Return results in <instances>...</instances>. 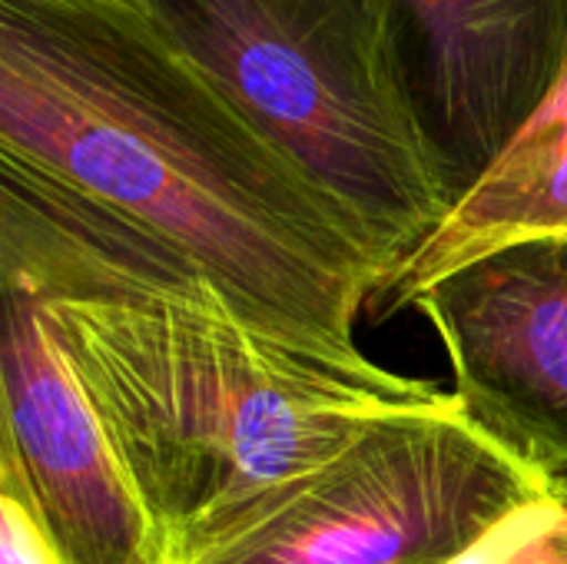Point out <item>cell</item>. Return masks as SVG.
<instances>
[{"label":"cell","mask_w":567,"mask_h":564,"mask_svg":"<svg viewBox=\"0 0 567 564\" xmlns=\"http://www.w3.org/2000/svg\"><path fill=\"white\" fill-rule=\"evenodd\" d=\"M0 266L23 273L166 564H193L372 425L455 392L252 326L179 253L0 156Z\"/></svg>","instance_id":"1"},{"label":"cell","mask_w":567,"mask_h":564,"mask_svg":"<svg viewBox=\"0 0 567 564\" xmlns=\"http://www.w3.org/2000/svg\"><path fill=\"white\" fill-rule=\"evenodd\" d=\"M0 156L179 253L252 326L362 356L389 259L136 0H0Z\"/></svg>","instance_id":"2"},{"label":"cell","mask_w":567,"mask_h":564,"mask_svg":"<svg viewBox=\"0 0 567 564\" xmlns=\"http://www.w3.org/2000/svg\"><path fill=\"white\" fill-rule=\"evenodd\" d=\"M136 3L369 229L392 269L452 216L455 196L409 86L395 0Z\"/></svg>","instance_id":"3"},{"label":"cell","mask_w":567,"mask_h":564,"mask_svg":"<svg viewBox=\"0 0 567 564\" xmlns=\"http://www.w3.org/2000/svg\"><path fill=\"white\" fill-rule=\"evenodd\" d=\"M548 489L462 402L392 416L193 564H458Z\"/></svg>","instance_id":"4"},{"label":"cell","mask_w":567,"mask_h":564,"mask_svg":"<svg viewBox=\"0 0 567 564\" xmlns=\"http://www.w3.org/2000/svg\"><path fill=\"white\" fill-rule=\"evenodd\" d=\"M445 346L465 416L567 479V233L488 249L415 299Z\"/></svg>","instance_id":"5"},{"label":"cell","mask_w":567,"mask_h":564,"mask_svg":"<svg viewBox=\"0 0 567 564\" xmlns=\"http://www.w3.org/2000/svg\"><path fill=\"white\" fill-rule=\"evenodd\" d=\"M0 452L17 462L63 564H166L37 286L0 266Z\"/></svg>","instance_id":"6"},{"label":"cell","mask_w":567,"mask_h":564,"mask_svg":"<svg viewBox=\"0 0 567 564\" xmlns=\"http://www.w3.org/2000/svg\"><path fill=\"white\" fill-rule=\"evenodd\" d=\"M409 86L455 206L551 96L567 0H395Z\"/></svg>","instance_id":"7"},{"label":"cell","mask_w":567,"mask_h":564,"mask_svg":"<svg viewBox=\"0 0 567 564\" xmlns=\"http://www.w3.org/2000/svg\"><path fill=\"white\" fill-rule=\"evenodd\" d=\"M551 233H567V60L551 96L522 136L452 209L442 229L389 273L369 309L385 319L462 263Z\"/></svg>","instance_id":"8"},{"label":"cell","mask_w":567,"mask_h":564,"mask_svg":"<svg viewBox=\"0 0 567 564\" xmlns=\"http://www.w3.org/2000/svg\"><path fill=\"white\" fill-rule=\"evenodd\" d=\"M458 564H567V479L508 515Z\"/></svg>","instance_id":"9"},{"label":"cell","mask_w":567,"mask_h":564,"mask_svg":"<svg viewBox=\"0 0 567 564\" xmlns=\"http://www.w3.org/2000/svg\"><path fill=\"white\" fill-rule=\"evenodd\" d=\"M0 564H63L7 452H0Z\"/></svg>","instance_id":"10"}]
</instances>
